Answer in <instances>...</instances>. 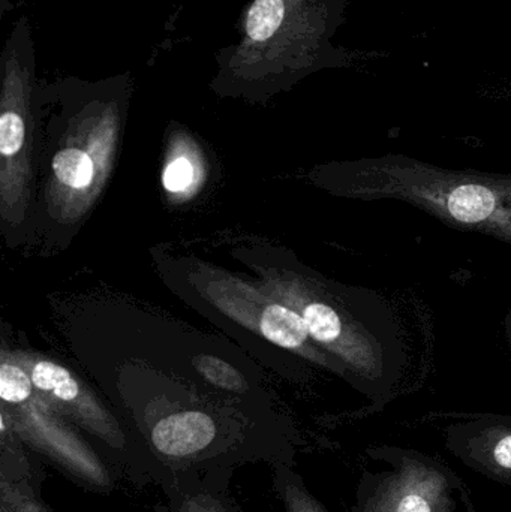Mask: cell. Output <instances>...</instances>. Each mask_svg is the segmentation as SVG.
<instances>
[{
  "label": "cell",
  "instance_id": "cell-1",
  "mask_svg": "<svg viewBox=\"0 0 511 512\" xmlns=\"http://www.w3.org/2000/svg\"><path fill=\"white\" fill-rule=\"evenodd\" d=\"M311 0H251L239 21L237 44L216 53L215 84L278 89L308 65Z\"/></svg>",
  "mask_w": 511,
  "mask_h": 512
},
{
  "label": "cell",
  "instance_id": "cell-2",
  "mask_svg": "<svg viewBox=\"0 0 511 512\" xmlns=\"http://www.w3.org/2000/svg\"><path fill=\"white\" fill-rule=\"evenodd\" d=\"M374 466L360 475L350 512H456L468 498L462 478L444 460L413 448L378 445Z\"/></svg>",
  "mask_w": 511,
  "mask_h": 512
},
{
  "label": "cell",
  "instance_id": "cell-3",
  "mask_svg": "<svg viewBox=\"0 0 511 512\" xmlns=\"http://www.w3.org/2000/svg\"><path fill=\"white\" fill-rule=\"evenodd\" d=\"M0 412L29 450L72 483L87 492H113L120 475L116 466L72 430L38 391L23 402L3 403Z\"/></svg>",
  "mask_w": 511,
  "mask_h": 512
},
{
  "label": "cell",
  "instance_id": "cell-4",
  "mask_svg": "<svg viewBox=\"0 0 511 512\" xmlns=\"http://www.w3.org/2000/svg\"><path fill=\"white\" fill-rule=\"evenodd\" d=\"M45 478L44 460L0 414V512H54L42 499Z\"/></svg>",
  "mask_w": 511,
  "mask_h": 512
},
{
  "label": "cell",
  "instance_id": "cell-5",
  "mask_svg": "<svg viewBox=\"0 0 511 512\" xmlns=\"http://www.w3.org/2000/svg\"><path fill=\"white\" fill-rule=\"evenodd\" d=\"M446 447L471 471L511 487V421L456 424L447 429Z\"/></svg>",
  "mask_w": 511,
  "mask_h": 512
},
{
  "label": "cell",
  "instance_id": "cell-6",
  "mask_svg": "<svg viewBox=\"0 0 511 512\" xmlns=\"http://www.w3.org/2000/svg\"><path fill=\"white\" fill-rule=\"evenodd\" d=\"M231 472L179 475L161 487L167 512H240L230 493Z\"/></svg>",
  "mask_w": 511,
  "mask_h": 512
},
{
  "label": "cell",
  "instance_id": "cell-7",
  "mask_svg": "<svg viewBox=\"0 0 511 512\" xmlns=\"http://www.w3.org/2000/svg\"><path fill=\"white\" fill-rule=\"evenodd\" d=\"M260 330L269 342L285 349H297L308 340L305 318L281 304H270L261 313Z\"/></svg>",
  "mask_w": 511,
  "mask_h": 512
},
{
  "label": "cell",
  "instance_id": "cell-8",
  "mask_svg": "<svg viewBox=\"0 0 511 512\" xmlns=\"http://www.w3.org/2000/svg\"><path fill=\"white\" fill-rule=\"evenodd\" d=\"M447 210L462 224H482L497 212V197L483 185H461L447 195Z\"/></svg>",
  "mask_w": 511,
  "mask_h": 512
},
{
  "label": "cell",
  "instance_id": "cell-9",
  "mask_svg": "<svg viewBox=\"0 0 511 512\" xmlns=\"http://www.w3.org/2000/svg\"><path fill=\"white\" fill-rule=\"evenodd\" d=\"M272 469L273 490L281 501L282 512H330L315 498L293 465L278 463Z\"/></svg>",
  "mask_w": 511,
  "mask_h": 512
},
{
  "label": "cell",
  "instance_id": "cell-10",
  "mask_svg": "<svg viewBox=\"0 0 511 512\" xmlns=\"http://www.w3.org/2000/svg\"><path fill=\"white\" fill-rule=\"evenodd\" d=\"M194 366L210 385L219 390L227 391L234 396H245L251 390L245 376L221 358L200 355V357L194 358Z\"/></svg>",
  "mask_w": 511,
  "mask_h": 512
},
{
  "label": "cell",
  "instance_id": "cell-11",
  "mask_svg": "<svg viewBox=\"0 0 511 512\" xmlns=\"http://www.w3.org/2000/svg\"><path fill=\"white\" fill-rule=\"evenodd\" d=\"M57 180L74 189H84L92 183L95 167L92 158L80 149L60 150L53 159Z\"/></svg>",
  "mask_w": 511,
  "mask_h": 512
},
{
  "label": "cell",
  "instance_id": "cell-12",
  "mask_svg": "<svg viewBox=\"0 0 511 512\" xmlns=\"http://www.w3.org/2000/svg\"><path fill=\"white\" fill-rule=\"evenodd\" d=\"M302 316L308 325L309 334L317 342L326 343V345L338 342L342 334L341 316L329 304L317 303V301L309 303L303 309Z\"/></svg>",
  "mask_w": 511,
  "mask_h": 512
},
{
  "label": "cell",
  "instance_id": "cell-13",
  "mask_svg": "<svg viewBox=\"0 0 511 512\" xmlns=\"http://www.w3.org/2000/svg\"><path fill=\"white\" fill-rule=\"evenodd\" d=\"M35 393V385L29 373L15 364L0 366V399L5 405L23 402Z\"/></svg>",
  "mask_w": 511,
  "mask_h": 512
},
{
  "label": "cell",
  "instance_id": "cell-14",
  "mask_svg": "<svg viewBox=\"0 0 511 512\" xmlns=\"http://www.w3.org/2000/svg\"><path fill=\"white\" fill-rule=\"evenodd\" d=\"M192 180H194V168H192L191 162L185 158L171 162L162 177L165 189L170 192H180L189 188Z\"/></svg>",
  "mask_w": 511,
  "mask_h": 512
}]
</instances>
